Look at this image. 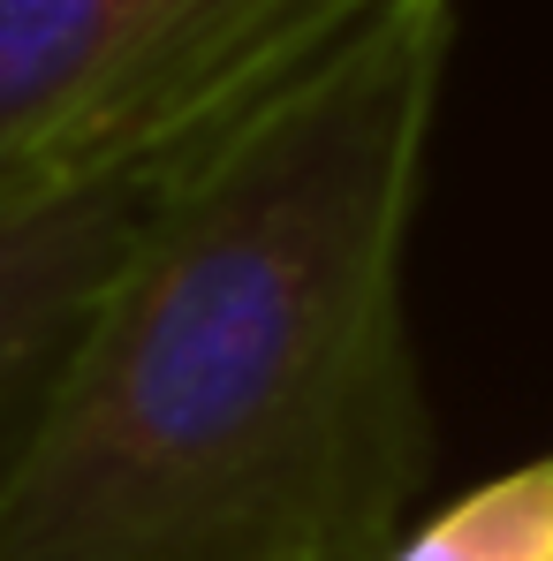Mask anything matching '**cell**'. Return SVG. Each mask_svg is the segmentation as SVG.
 Wrapping results in <instances>:
<instances>
[{"mask_svg":"<svg viewBox=\"0 0 553 561\" xmlns=\"http://www.w3.org/2000/svg\"><path fill=\"white\" fill-rule=\"evenodd\" d=\"M448 54L456 0H394L189 168L0 493V561H394Z\"/></svg>","mask_w":553,"mask_h":561,"instance_id":"1","label":"cell"},{"mask_svg":"<svg viewBox=\"0 0 553 561\" xmlns=\"http://www.w3.org/2000/svg\"><path fill=\"white\" fill-rule=\"evenodd\" d=\"M205 152L0 175V493L31 456L114 280Z\"/></svg>","mask_w":553,"mask_h":561,"instance_id":"2","label":"cell"},{"mask_svg":"<svg viewBox=\"0 0 553 561\" xmlns=\"http://www.w3.org/2000/svg\"><path fill=\"white\" fill-rule=\"evenodd\" d=\"M394 561H553V456L462 493L448 516L402 539Z\"/></svg>","mask_w":553,"mask_h":561,"instance_id":"3","label":"cell"}]
</instances>
